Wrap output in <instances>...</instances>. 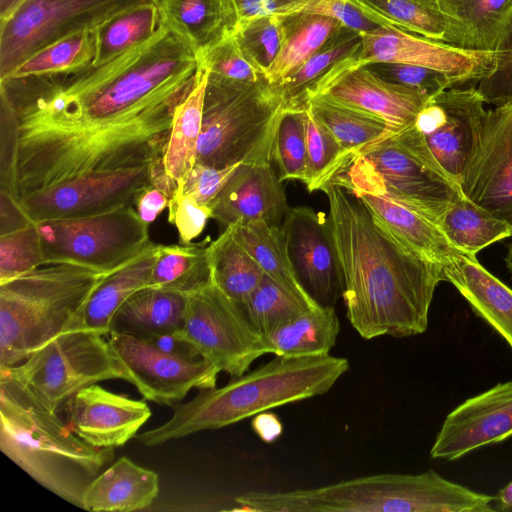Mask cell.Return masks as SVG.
<instances>
[{"mask_svg": "<svg viewBox=\"0 0 512 512\" xmlns=\"http://www.w3.org/2000/svg\"><path fill=\"white\" fill-rule=\"evenodd\" d=\"M202 70L197 51L164 21L111 60L1 81L18 121V157L48 185L159 161L178 105Z\"/></svg>", "mask_w": 512, "mask_h": 512, "instance_id": "6da1fadb", "label": "cell"}, {"mask_svg": "<svg viewBox=\"0 0 512 512\" xmlns=\"http://www.w3.org/2000/svg\"><path fill=\"white\" fill-rule=\"evenodd\" d=\"M322 191L352 327L366 340L424 333L443 268L399 241L349 190L331 180Z\"/></svg>", "mask_w": 512, "mask_h": 512, "instance_id": "7a4b0ae2", "label": "cell"}, {"mask_svg": "<svg viewBox=\"0 0 512 512\" xmlns=\"http://www.w3.org/2000/svg\"><path fill=\"white\" fill-rule=\"evenodd\" d=\"M349 361L330 354L275 356L222 387L201 389L190 401L175 404L171 418L136 439L153 447L174 439L220 429L289 403L327 393L349 370Z\"/></svg>", "mask_w": 512, "mask_h": 512, "instance_id": "3957f363", "label": "cell"}, {"mask_svg": "<svg viewBox=\"0 0 512 512\" xmlns=\"http://www.w3.org/2000/svg\"><path fill=\"white\" fill-rule=\"evenodd\" d=\"M0 449L34 481L81 508L85 488L114 458L0 375Z\"/></svg>", "mask_w": 512, "mask_h": 512, "instance_id": "277c9868", "label": "cell"}, {"mask_svg": "<svg viewBox=\"0 0 512 512\" xmlns=\"http://www.w3.org/2000/svg\"><path fill=\"white\" fill-rule=\"evenodd\" d=\"M493 496L452 482L434 470L376 474L311 489L250 491L235 511L253 512H491Z\"/></svg>", "mask_w": 512, "mask_h": 512, "instance_id": "5b68a950", "label": "cell"}, {"mask_svg": "<svg viewBox=\"0 0 512 512\" xmlns=\"http://www.w3.org/2000/svg\"><path fill=\"white\" fill-rule=\"evenodd\" d=\"M111 274L53 263L0 283V368L21 363L65 332Z\"/></svg>", "mask_w": 512, "mask_h": 512, "instance_id": "8992f818", "label": "cell"}, {"mask_svg": "<svg viewBox=\"0 0 512 512\" xmlns=\"http://www.w3.org/2000/svg\"><path fill=\"white\" fill-rule=\"evenodd\" d=\"M284 109L276 87L208 76L196 163L223 168L272 162L279 118Z\"/></svg>", "mask_w": 512, "mask_h": 512, "instance_id": "52a82bcc", "label": "cell"}, {"mask_svg": "<svg viewBox=\"0 0 512 512\" xmlns=\"http://www.w3.org/2000/svg\"><path fill=\"white\" fill-rule=\"evenodd\" d=\"M352 157L386 195L438 227L448 208L463 195L414 123L385 134Z\"/></svg>", "mask_w": 512, "mask_h": 512, "instance_id": "ba28073f", "label": "cell"}, {"mask_svg": "<svg viewBox=\"0 0 512 512\" xmlns=\"http://www.w3.org/2000/svg\"><path fill=\"white\" fill-rule=\"evenodd\" d=\"M0 375L56 414L81 389L104 380H124L107 337L85 329L59 334L21 363L0 368Z\"/></svg>", "mask_w": 512, "mask_h": 512, "instance_id": "9c48e42d", "label": "cell"}, {"mask_svg": "<svg viewBox=\"0 0 512 512\" xmlns=\"http://www.w3.org/2000/svg\"><path fill=\"white\" fill-rule=\"evenodd\" d=\"M44 264L72 263L113 273L150 244L149 224L132 205L35 223Z\"/></svg>", "mask_w": 512, "mask_h": 512, "instance_id": "30bf717a", "label": "cell"}, {"mask_svg": "<svg viewBox=\"0 0 512 512\" xmlns=\"http://www.w3.org/2000/svg\"><path fill=\"white\" fill-rule=\"evenodd\" d=\"M153 0H23L0 21V80L47 45Z\"/></svg>", "mask_w": 512, "mask_h": 512, "instance_id": "8fae6325", "label": "cell"}, {"mask_svg": "<svg viewBox=\"0 0 512 512\" xmlns=\"http://www.w3.org/2000/svg\"><path fill=\"white\" fill-rule=\"evenodd\" d=\"M181 335L232 377L245 374L269 349L241 306L213 282L187 295Z\"/></svg>", "mask_w": 512, "mask_h": 512, "instance_id": "7c38bea8", "label": "cell"}, {"mask_svg": "<svg viewBox=\"0 0 512 512\" xmlns=\"http://www.w3.org/2000/svg\"><path fill=\"white\" fill-rule=\"evenodd\" d=\"M123 373L148 401L174 406L192 389L216 387L221 372L203 358H185L157 349L147 340L109 332L106 336Z\"/></svg>", "mask_w": 512, "mask_h": 512, "instance_id": "4fadbf2b", "label": "cell"}, {"mask_svg": "<svg viewBox=\"0 0 512 512\" xmlns=\"http://www.w3.org/2000/svg\"><path fill=\"white\" fill-rule=\"evenodd\" d=\"M167 179L162 163L146 165L60 184L18 202L33 223L86 216L131 205L140 191Z\"/></svg>", "mask_w": 512, "mask_h": 512, "instance_id": "5bb4252c", "label": "cell"}, {"mask_svg": "<svg viewBox=\"0 0 512 512\" xmlns=\"http://www.w3.org/2000/svg\"><path fill=\"white\" fill-rule=\"evenodd\" d=\"M459 186L466 198L512 225V101L486 110Z\"/></svg>", "mask_w": 512, "mask_h": 512, "instance_id": "9a60e30c", "label": "cell"}, {"mask_svg": "<svg viewBox=\"0 0 512 512\" xmlns=\"http://www.w3.org/2000/svg\"><path fill=\"white\" fill-rule=\"evenodd\" d=\"M354 55L360 65L392 63L422 66L447 75L455 86L477 83L494 64L493 51L468 50L396 27L379 26L360 34Z\"/></svg>", "mask_w": 512, "mask_h": 512, "instance_id": "2e32d148", "label": "cell"}, {"mask_svg": "<svg viewBox=\"0 0 512 512\" xmlns=\"http://www.w3.org/2000/svg\"><path fill=\"white\" fill-rule=\"evenodd\" d=\"M311 95H321L373 113L384 119L387 133L413 124L428 100L420 92L389 82L367 65L356 63L354 55L335 64L310 87L303 97L304 105Z\"/></svg>", "mask_w": 512, "mask_h": 512, "instance_id": "e0dca14e", "label": "cell"}, {"mask_svg": "<svg viewBox=\"0 0 512 512\" xmlns=\"http://www.w3.org/2000/svg\"><path fill=\"white\" fill-rule=\"evenodd\" d=\"M476 86H452L428 98L414 125L440 165L459 183L486 112Z\"/></svg>", "mask_w": 512, "mask_h": 512, "instance_id": "ac0fdd59", "label": "cell"}, {"mask_svg": "<svg viewBox=\"0 0 512 512\" xmlns=\"http://www.w3.org/2000/svg\"><path fill=\"white\" fill-rule=\"evenodd\" d=\"M281 229L304 289L318 304L334 306L343 279L328 217L310 207H289Z\"/></svg>", "mask_w": 512, "mask_h": 512, "instance_id": "d6986e66", "label": "cell"}, {"mask_svg": "<svg viewBox=\"0 0 512 512\" xmlns=\"http://www.w3.org/2000/svg\"><path fill=\"white\" fill-rule=\"evenodd\" d=\"M332 181L357 196L399 241L443 270L464 255L436 224L386 195L352 156Z\"/></svg>", "mask_w": 512, "mask_h": 512, "instance_id": "ffe728a7", "label": "cell"}, {"mask_svg": "<svg viewBox=\"0 0 512 512\" xmlns=\"http://www.w3.org/2000/svg\"><path fill=\"white\" fill-rule=\"evenodd\" d=\"M512 436V380L466 399L445 418L430 450L453 461Z\"/></svg>", "mask_w": 512, "mask_h": 512, "instance_id": "44dd1931", "label": "cell"}, {"mask_svg": "<svg viewBox=\"0 0 512 512\" xmlns=\"http://www.w3.org/2000/svg\"><path fill=\"white\" fill-rule=\"evenodd\" d=\"M66 423L86 443L97 448H117L136 437L151 417L143 400L89 385L65 404Z\"/></svg>", "mask_w": 512, "mask_h": 512, "instance_id": "7402d4cb", "label": "cell"}, {"mask_svg": "<svg viewBox=\"0 0 512 512\" xmlns=\"http://www.w3.org/2000/svg\"><path fill=\"white\" fill-rule=\"evenodd\" d=\"M211 218L224 226L265 221L279 226L287 210L285 190L269 163H241L211 205Z\"/></svg>", "mask_w": 512, "mask_h": 512, "instance_id": "603a6c76", "label": "cell"}, {"mask_svg": "<svg viewBox=\"0 0 512 512\" xmlns=\"http://www.w3.org/2000/svg\"><path fill=\"white\" fill-rule=\"evenodd\" d=\"M159 493V476L121 457L85 488L81 509L96 512H132L151 506Z\"/></svg>", "mask_w": 512, "mask_h": 512, "instance_id": "cb8c5ba5", "label": "cell"}, {"mask_svg": "<svg viewBox=\"0 0 512 512\" xmlns=\"http://www.w3.org/2000/svg\"><path fill=\"white\" fill-rule=\"evenodd\" d=\"M444 274L474 313L512 349V289L484 268L476 256L461 255L444 268Z\"/></svg>", "mask_w": 512, "mask_h": 512, "instance_id": "d4e9b609", "label": "cell"}, {"mask_svg": "<svg viewBox=\"0 0 512 512\" xmlns=\"http://www.w3.org/2000/svg\"><path fill=\"white\" fill-rule=\"evenodd\" d=\"M158 245L151 244L125 266L109 275L92 293L69 328L93 330L107 336L119 307L136 291L147 287L156 261Z\"/></svg>", "mask_w": 512, "mask_h": 512, "instance_id": "484cf974", "label": "cell"}, {"mask_svg": "<svg viewBox=\"0 0 512 512\" xmlns=\"http://www.w3.org/2000/svg\"><path fill=\"white\" fill-rule=\"evenodd\" d=\"M448 22L447 43L493 51L512 15V0H439Z\"/></svg>", "mask_w": 512, "mask_h": 512, "instance_id": "4316f807", "label": "cell"}, {"mask_svg": "<svg viewBox=\"0 0 512 512\" xmlns=\"http://www.w3.org/2000/svg\"><path fill=\"white\" fill-rule=\"evenodd\" d=\"M187 295L155 287H144L133 293L116 311L110 332L147 339L151 336L181 330Z\"/></svg>", "mask_w": 512, "mask_h": 512, "instance_id": "83f0119b", "label": "cell"}, {"mask_svg": "<svg viewBox=\"0 0 512 512\" xmlns=\"http://www.w3.org/2000/svg\"><path fill=\"white\" fill-rule=\"evenodd\" d=\"M163 21L200 51L234 33L231 0H155Z\"/></svg>", "mask_w": 512, "mask_h": 512, "instance_id": "f1b7e54d", "label": "cell"}, {"mask_svg": "<svg viewBox=\"0 0 512 512\" xmlns=\"http://www.w3.org/2000/svg\"><path fill=\"white\" fill-rule=\"evenodd\" d=\"M340 332L334 306L319 305L283 322L263 335L269 354L302 357L329 354Z\"/></svg>", "mask_w": 512, "mask_h": 512, "instance_id": "f546056e", "label": "cell"}, {"mask_svg": "<svg viewBox=\"0 0 512 512\" xmlns=\"http://www.w3.org/2000/svg\"><path fill=\"white\" fill-rule=\"evenodd\" d=\"M343 25L319 15L296 13L284 16L280 50L265 72L269 84L277 85L315 54Z\"/></svg>", "mask_w": 512, "mask_h": 512, "instance_id": "4dcf8cb0", "label": "cell"}, {"mask_svg": "<svg viewBox=\"0 0 512 512\" xmlns=\"http://www.w3.org/2000/svg\"><path fill=\"white\" fill-rule=\"evenodd\" d=\"M201 70L202 74L197 84L175 110L162 159L166 176L176 186L184 180L196 164L197 146L202 127L204 96L208 80L207 72Z\"/></svg>", "mask_w": 512, "mask_h": 512, "instance_id": "1f68e13d", "label": "cell"}, {"mask_svg": "<svg viewBox=\"0 0 512 512\" xmlns=\"http://www.w3.org/2000/svg\"><path fill=\"white\" fill-rule=\"evenodd\" d=\"M229 226L264 274L303 298L316 302L297 278L281 227L261 220Z\"/></svg>", "mask_w": 512, "mask_h": 512, "instance_id": "d6a6232c", "label": "cell"}, {"mask_svg": "<svg viewBox=\"0 0 512 512\" xmlns=\"http://www.w3.org/2000/svg\"><path fill=\"white\" fill-rule=\"evenodd\" d=\"M439 228L460 252L476 256L485 247L512 236V225L464 195L445 212Z\"/></svg>", "mask_w": 512, "mask_h": 512, "instance_id": "836d02e7", "label": "cell"}, {"mask_svg": "<svg viewBox=\"0 0 512 512\" xmlns=\"http://www.w3.org/2000/svg\"><path fill=\"white\" fill-rule=\"evenodd\" d=\"M305 105L351 155L388 132L381 117L321 95L309 96Z\"/></svg>", "mask_w": 512, "mask_h": 512, "instance_id": "e575fe53", "label": "cell"}, {"mask_svg": "<svg viewBox=\"0 0 512 512\" xmlns=\"http://www.w3.org/2000/svg\"><path fill=\"white\" fill-rule=\"evenodd\" d=\"M208 248L212 282L241 306L261 281L263 270L230 226Z\"/></svg>", "mask_w": 512, "mask_h": 512, "instance_id": "d590c367", "label": "cell"}, {"mask_svg": "<svg viewBox=\"0 0 512 512\" xmlns=\"http://www.w3.org/2000/svg\"><path fill=\"white\" fill-rule=\"evenodd\" d=\"M211 282L208 246L158 245L148 286L188 295Z\"/></svg>", "mask_w": 512, "mask_h": 512, "instance_id": "8d00e7d4", "label": "cell"}, {"mask_svg": "<svg viewBox=\"0 0 512 512\" xmlns=\"http://www.w3.org/2000/svg\"><path fill=\"white\" fill-rule=\"evenodd\" d=\"M380 26L447 43L448 22L439 0H353Z\"/></svg>", "mask_w": 512, "mask_h": 512, "instance_id": "74e56055", "label": "cell"}, {"mask_svg": "<svg viewBox=\"0 0 512 512\" xmlns=\"http://www.w3.org/2000/svg\"><path fill=\"white\" fill-rule=\"evenodd\" d=\"M98 30L80 31L47 45L20 63L3 80L59 75L91 66L97 55Z\"/></svg>", "mask_w": 512, "mask_h": 512, "instance_id": "f35d334b", "label": "cell"}, {"mask_svg": "<svg viewBox=\"0 0 512 512\" xmlns=\"http://www.w3.org/2000/svg\"><path fill=\"white\" fill-rule=\"evenodd\" d=\"M361 46V37L345 26L339 28L328 41L296 71L279 84L274 85L280 94L284 107L305 106L306 91L319 81L335 64L355 55Z\"/></svg>", "mask_w": 512, "mask_h": 512, "instance_id": "ab89813d", "label": "cell"}, {"mask_svg": "<svg viewBox=\"0 0 512 512\" xmlns=\"http://www.w3.org/2000/svg\"><path fill=\"white\" fill-rule=\"evenodd\" d=\"M163 22L155 0L113 18L98 30V48L92 65L105 63L152 37Z\"/></svg>", "mask_w": 512, "mask_h": 512, "instance_id": "60d3db41", "label": "cell"}, {"mask_svg": "<svg viewBox=\"0 0 512 512\" xmlns=\"http://www.w3.org/2000/svg\"><path fill=\"white\" fill-rule=\"evenodd\" d=\"M319 305L264 274L241 308L252 325L265 335L290 318Z\"/></svg>", "mask_w": 512, "mask_h": 512, "instance_id": "b9f144b4", "label": "cell"}, {"mask_svg": "<svg viewBox=\"0 0 512 512\" xmlns=\"http://www.w3.org/2000/svg\"><path fill=\"white\" fill-rule=\"evenodd\" d=\"M306 106V105H305ZM305 138L308 191H322L346 165L351 154L305 107Z\"/></svg>", "mask_w": 512, "mask_h": 512, "instance_id": "7bdbcfd3", "label": "cell"}, {"mask_svg": "<svg viewBox=\"0 0 512 512\" xmlns=\"http://www.w3.org/2000/svg\"><path fill=\"white\" fill-rule=\"evenodd\" d=\"M305 107H284L277 125L272 161L278 168V177L297 180L305 184L307 178V153L305 138Z\"/></svg>", "mask_w": 512, "mask_h": 512, "instance_id": "ee69618b", "label": "cell"}, {"mask_svg": "<svg viewBox=\"0 0 512 512\" xmlns=\"http://www.w3.org/2000/svg\"><path fill=\"white\" fill-rule=\"evenodd\" d=\"M199 67L208 76L241 83L264 79L261 70L252 62L239 44L235 33L197 52Z\"/></svg>", "mask_w": 512, "mask_h": 512, "instance_id": "f6af8a7d", "label": "cell"}, {"mask_svg": "<svg viewBox=\"0 0 512 512\" xmlns=\"http://www.w3.org/2000/svg\"><path fill=\"white\" fill-rule=\"evenodd\" d=\"M44 265L35 223L0 235V283Z\"/></svg>", "mask_w": 512, "mask_h": 512, "instance_id": "bcb514c9", "label": "cell"}, {"mask_svg": "<svg viewBox=\"0 0 512 512\" xmlns=\"http://www.w3.org/2000/svg\"><path fill=\"white\" fill-rule=\"evenodd\" d=\"M283 21L282 15L263 16L248 22L234 32L244 52L263 75L280 50Z\"/></svg>", "mask_w": 512, "mask_h": 512, "instance_id": "7dc6e473", "label": "cell"}, {"mask_svg": "<svg viewBox=\"0 0 512 512\" xmlns=\"http://www.w3.org/2000/svg\"><path fill=\"white\" fill-rule=\"evenodd\" d=\"M493 69L477 82L485 103L500 106L512 101V15L493 50Z\"/></svg>", "mask_w": 512, "mask_h": 512, "instance_id": "c3c4849f", "label": "cell"}, {"mask_svg": "<svg viewBox=\"0 0 512 512\" xmlns=\"http://www.w3.org/2000/svg\"><path fill=\"white\" fill-rule=\"evenodd\" d=\"M367 66L381 78L412 88L427 98L455 86L444 73L422 66L392 63H371Z\"/></svg>", "mask_w": 512, "mask_h": 512, "instance_id": "681fc988", "label": "cell"}, {"mask_svg": "<svg viewBox=\"0 0 512 512\" xmlns=\"http://www.w3.org/2000/svg\"><path fill=\"white\" fill-rule=\"evenodd\" d=\"M296 13L332 18L359 34L372 31L380 26L353 0H302L292 6L284 16Z\"/></svg>", "mask_w": 512, "mask_h": 512, "instance_id": "f907efd6", "label": "cell"}, {"mask_svg": "<svg viewBox=\"0 0 512 512\" xmlns=\"http://www.w3.org/2000/svg\"><path fill=\"white\" fill-rule=\"evenodd\" d=\"M211 218V208L199 204L180 189H175L168 204V221L173 224L181 244H190L205 228Z\"/></svg>", "mask_w": 512, "mask_h": 512, "instance_id": "816d5d0a", "label": "cell"}, {"mask_svg": "<svg viewBox=\"0 0 512 512\" xmlns=\"http://www.w3.org/2000/svg\"><path fill=\"white\" fill-rule=\"evenodd\" d=\"M239 165L216 168L196 163L176 189L182 190L199 204L211 207Z\"/></svg>", "mask_w": 512, "mask_h": 512, "instance_id": "f5cc1de1", "label": "cell"}, {"mask_svg": "<svg viewBox=\"0 0 512 512\" xmlns=\"http://www.w3.org/2000/svg\"><path fill=\"white\" fill-rule=\"evenodd\" d=\"M0 189L16 198V161L18 152V121L8 105L1 99Z\"/></svg>", "mask_w": 512, "mask_h": 512, "instance_id": "db71d44e", "label": "cell"}, {"mask_svg": "<svg viewBox=\"0 0 512 512\" xmlns=\"http://www.w3.org/2000/svg\"><path fill=\"white\" fill-rule=\"evenodd\" d=\"M302 0H231L237 19L235 31L248 22L272 14L284 16Z\"/></svg>", "mask_w": 512, "mask_h": 512, "instance_id": "11a10c76", "label": "cell"}, {"mask_svg": "<svg viewBox=\"0 0 512 512\" xmlns=\"http://www.w3.org/2000/svg\"><path fill=\"white\" fill-rule=\"evenodd\" d=\"M134 204L139 217L150 224L168 207L169 197L158 187L150 185L138 193Z\"/></svg>", "mask_w": 512, "mask_h": 512, "instance_id": "9f6ffc18", "label": "cell"}, {"mask_svg": "<svg viewBox=\"0 0 512 512\" xmlns=\"http://www.w3.org/2000/svg\"><path fill=\"white\" fill-rule=\"evenodd\" d=\"M32 223L19 205L18 200L0 189V235L23 228Z\"/></svg>", "mask_w": 512, "mask_h": 512, "instance_id": "6f0895ef", "label": "cell"}, {"mask_svg": "<svg viewBox=\"0 0 512 512\" xmlns=\"http://www.w3.org/2000/svg\"><path fill=\"white\" fill-rule=\"evenodd\" d=\"M145 340L170 354L192 359L202 358L196 348L181 335L180 330L163 332Z\"/></svg>", "mask_w": 512, "mask_h": 512, "instance_id": "680465c9", "label": "cell"}, {"mask_svg": "<svg viewBox=\"0 0 512 512\" xmlns=\"http://www.w3.org/2000/svg\"><path fill=\"white\" fill-rule=\"evenodd\" d=\"M252 428L259 438L264 442H273L282 433V424L280 420L272 413L267 411L254 416Z\"/></svg>", "mask_w": 512, "mask_h": 512, "instance_id": "91938a15", "label": "cell"}, {"mask_svg": "<svg viewBox=\"0 0 512 512\" xmlns=\"http://www.w3.org/2000/svg\"><path fill=\"white\" fill-rule=\"evenodd\" d=\"M493 497L492 506L495 511H512V481Z\"/></svg>", "mask_w": 512, "mask_h": 512, "instance_id": "94428289", "label": "cell"}, {"mask_svg": "<svg viewBox=\"0 0 512 512\" xmlns=\"http://www.w3.org/2000/svg\"><path fill=\"white\" fill-rule=\"evenodd\" d=\"M23 0H0V21L6 19Z\"/></svg>", "mask_w": 512, "mask_h": 512, "instance_id": "6125c7cd", "label": "cell"}, {"mask_svg": "<svg viewBox=\"0 0 512 512\" xmlns=\"http://www.w3.org/2000/svg\"><path fill=\"white\" fill-rule=\"evenodd\" d=\"M512 237V236H511ZM506 266L512 276V241L509 245L507 255L505 257Z\"/></svg>", "mask_w": 512, "mask_h": 512, "instance_id": "be15d7a7", "label": "cell"}]
</instances>
